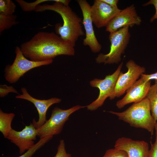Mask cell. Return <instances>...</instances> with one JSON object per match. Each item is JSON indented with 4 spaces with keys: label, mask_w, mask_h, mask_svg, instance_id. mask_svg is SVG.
<instances>
[{
    "label": "cell",
    "mask_w": 157,
    "mask_h": 157,
    "mask_svg": "<svg viewBox=\"0 0 157 157\" xmlns=\"http://www.w3.org/2000/svg\"><path fill=\"white\" fill-rule=\"evenodd\" d=\"M114 148L125 151L128 157H147L149 151L147 142L124 137L116 140Z\"/></svg>",
    "instance_id": "15"
},
{
    "label": "cell",
    "mask_w": 157,
    "mask_h": 157,
    "mask_svg": "<svg viewBox=\"0 0 157 157\" xmlns=\"http://www.w3.org/2000/svg\"><path fill=\"white\" fill-rule=\"evenodd\" d=\"M85 107L86 106L77 105L66 110L54 108L49 119L40 127L36 129L37 136L41 139L47 136L53 137L59 134L70 116L75 112Z\"/></svg>",
    "instance_id": "5"
},
{
    "label": "cell",
    "mask_w": 157,
    "mask_h": 157,
    "mask_svg": "<svg viewBox=\"0 0 157 157\" xmlns=\"http://www.w3.org/2000/svg\"><path fill=\"white\" fill-rule=\"evenodd\" d=\"M37 136L36 129L32 123H31L20 131L12 129L7 138L19 148L21 154L35 144Z\"/></svg>",
    "instance_id": "12"
},
{
    "label": "cell",
    "mask_w": 157,
    "mask_h": 157,
    "mask_svg": "<svg viewBox=\"0 0 157 157\" xmlns=\"http://www.w3.org/2000/svg\"><path fill=\"white\" fill-rule=\"evenodd\" d=\"M140 76L144 78L147 81H151L153 79L155 80V81H157V72L149 74H142Z\"/></svg>",
    "instance_id": "27"
},
{
    "label": "cell",
    "mask_w": 157,
    "mask_h": 157,
    "mask_svg": "<svg viewBox=\"0 0 157 157\" xmlns=\"http://www.w3.org/2000/svg\"><path fill=\"white\" fill-rule=\"evenodd\" d=\"M126 66L128 70L125 73L120 72L113 92L109 97L110 100L119 97L124 94L145 72L144 67L138 65L132 60L128 61Z\"/></svg>",
    "instance_id": "8"
},
{
    "label": "cell",
    "mask_w": 157,
    "mask_h": 157,
    "mask_svg": "<svg viewBox=\"0 0 157 157\" xmlns=\"http://www.w3.org/2000/svg\"><path fill=\"white\" fill-rule=\"evenodd\" d=\"M129 27L126 26L111 33L108 39L110 43V51L107 54L100 53L95 59L97 63L104 64H118L121 60L131 37Z\"/></svg>",
    "instance_id": "4"
},
{
    "label": "cell",
    "mask_w": 157,
    "mask_h": 157,
    "mask_svg": "<svg viewBox=\"0 0 157 157\" xmlns=\"http://www.w3.org/2000/svg\"><path fill=\"white\" fill-rule=\"evenodd\" d=\"M108 112L116 115L119 119L128 123L130 126L145 129L151 135L153 134L156 122L151 115L149 101L147 97L134 103L123 112Z\"/></svg>",
    "instance_id": "3"
},
{
    "label": "cell",
    "mask_w": 157,
    "mask_h": 157,
    "mask_svg": "<svg viewBox=\"0 0 157 157\" xmlns=\"http://www.w3.org/2000/svg\"><path fill=\"white\" fill-rule=\"evenodd\" d=\"M146 97L149 101L151 113L156 123L157 121V81L151 85Z\"/></svg>",
    "instance_id": "17"
},
{
    "label": "cell",
    "mask_w": 157,
    "mask_h": 157,
    "mask_svg": "<svg viewBox=\"0 0 157 157\" xmlns=\"http://www.w3.org/2000/svg\"><path fill=\"white\" fill-rule=\"evenodd\" d=\"M71 155L67 152L64 140H61L57 148L56 154L54 157H71Z\"/></svg>",
    "instance_id": "23"
},
{
    "label": "cell",
    "mask_w": 157,
    "mask_h": 157,
    "mask_svg": "<svg viewBox=\"0 0 157 157\" xmlns=\"http://www.w3.org/2000/svg\"><path fill=\"white\" fill-rule=\"evenodd\" d=\"M77 1L82 13L83 19L82 23L85 31L86 36L83 40V44L84 46H88L92 52H99L102 46L97 40L93 29L91 16V6L85 0Z\"/></svg>",
    "instance_id": "9"
},
{
    "label": "cell",
    "mask_w": 157,
    "mask_h": 157,
    "mask_svg": "<svg viewBox=\"0 0 157 157\" xmlns=\"http://www.w3.org/2000/svg\"><path fill=\"white\" fill-rule=\"evenodd\" d=\"M141 22L135 7L132 4L121 10L106 27V31L111 33L126 26L132 27L135 25H139Z\"/></svg>",
    "instance_id": "11"
},
{
    "label": "cell",
    "mask_w": 157,
    "mask_h": 157,
    "mask_svg": "<svg viewBox=\"0 0 157 157\" xmlns=\"http://www.w3.org/2000/svg\"><path fill=\"white\" fill-rule=\"evenodd\" d=\"M140 76V78L127 90L125 96L117 102L116 105L117 108L121 109L127 104L138 102L146 97L151 86V81Z\"/></svg>",
    "instance_id": "14"
},
{
    "label": "cell",
    "mask_w": 157,
    "mask_h": 157,
    "mask_svg": "<svg viewBox=\"0 0 157 157\" xmlns=\"http://www.w3.org/2000/svg\"><path fill=\"white\" fill-rule=\"evenodd\" d=\"M152 4L154 6L155 9V13L154 15L150 18V22H152L154 20L157 19V0H150L149 1L144 4L143 6H147Z\"/></svg>",
    "instance_id": "26"
},
{
    "label": "cell",
    "mask_w": 157,
    "mask_h": 157,
    "mask_svg": "<svg viewBox=\"0 0 157 157\" xmlns=\"http://www.w3.org/2000/svg\"><path fill=\"white\" fill-rule=\"evenodd\" d=\"M103 2L106 3L109 6L115 8H118L117 3L118 0H101Z\"/></svg>",
    "instance_id": "28"
},
{
    "label": "cell",
    "mask_w": 157,
    "mask_h": 157,
    "mask_svg": "<svg viewBox=\"0 0 157 157\" xmlns=\"http://www.w3.org/2000/svg\"><path fill=\"white\" fill-rule=\"evenodd\" d=\"M49 10L59 14L61 17L63 24H56L55 27L56 33L64 40L72 43L74 46L79 37L85 35L81 25V18L79 17L68 6L55 2L52 5H39L36 8V12Z\"/></svg>",
    "instance_id": "2"
},
{
    "label": "cell",
    "mask_w": 157,
    "mask_h": 157,
    "mask_svg": "<svg viewBox=\"0 0 157 157\" xmlns=\"http://www.w3.org/2000/svg\"><path fill=\"white\" fill-rule=\"evenodd\" d=\"M123 64V62H122L113 74L106 76L104 79L96 78L90 81V86L98 88L99 92L97 98L86 106L88 110L94 111L97 109L103 104L106 99L111 95Z\"/></svg>",
    "instance_id": "7"
},
{
    "label": "cell",
    "mask_w": 157,
    "mask_h": 157,
    "mask_svg": "<svg viewBox=\"0 0 157 157\" xmlns=\"http://www.w3.org/2000/svg\"><path fill=\"white\" fill-rule=\"evenodd\" d=\"M53 137V136H49L40 139L31 148L18 157H31L38 150L51 140Z\"/></svg>",
    "instance_id": "20"
},
{
    "label": "cell",
    "mask_w": 157,
    "mask_h": 157,
    "mask_svg": "<svg viewBox=\"0 0 157 157\" xmlns=\"http://www.w3.org/2000/svg\"><path fill=\"white\" fill-rule=\"evenodd\" d=\"M21 90L22 94L16 96L15 97L29 101L36 108L39 115V119L37 122L33 119L32 124L35 128L38 129L42 126L47 121L46 113L49 108L53 104L60 103L61 99L56 97H52L46 100L39 99L31 96L25 88H22Z\"/></svg>",
    "instance_id": "13"
},
{
    "label": "cell",
    "mask_w": 157,
    "mask_h": 157,
    "mask_svg": "<svg viewBox=\"0 0 157 157\" xmlns=\"http://www.w3.org/2000/svg\"><path fill=\"white\" fill-rule=\"evenodd\" d=\"M15 116L14 113H4L0 109V131L5 138L12 129L11 123Z\"/></svg>",
    "instance_id": "16"
},
{
    "label": "cell",
    "mask_w": 157,
    "mask_h": 157,
    "mask_svg": "<svg viewBox=\"0 0 157 157\" xmlns=\"http://www.w3.org/2000/svg\"><path fill=\"white\" fill-rule=\"evenodd\" d=\"M16 56L13 64L7 65L4 69V76L6 81L10 83L17 82L26 72L34 68L51 64L53 59L35 62L27 59L22 53L20 48L15 49Z\"/></svg>",
    "instance_id": "6"
},
{
    "label": "cell",
    "mask_w": 157,
    "mask_h": 157,
    "mask_svg": "<svg viewBox=\"0 0 157 157\" xmlns=\"http://www.w3.org/2000/svg\"><path fill=\"white\" fill-rule=\"evenodd\" d=\"M54 1L55 2L60 3L66 6H68L70 1L69 0H54Z\"/></svg>",
    "instance_id": "29"
},
{
    "label": "cell",
    "mask_w": 157,
    "mask_h": 157,
    "mask_svg": "<svg viewBox=\"0 0 157 157\" xmlns=\"http://www.w3.org/2000/svg\"><path fill=\"white\" fill-rule=\"evenodd\" d=\"M74 47L72 43L64 40L54 32L40 31L22 43L20 49L26 58L40 62L53 59L59 55L73 56Z\"/></svg>",
    "instance_id": "1"
},
{
    "label": "cell",
    "mask_w": 157,
    "mask_h": 157,
    "mask_svg": "<svg viewBox=\"0 0 157 157\" xmlns=\"http://www.w3.org/2000/svg\"><path fill=\"white\" fill-rule=\"evenodd\" d=\"M102 157H128V156L124 151L114 148L107 150Z\"/></svg>",
    "instance_id": "22"
},
{
    "label": "cell",
    "mask_w": 157,
    "mask_h": 157,
    "mask_svg": "<svg viewBox=\"0 0 157 157\" xmlns=\"http://www.w3.org/2000/svg\"><path fill=\"white\" fill-rule=\"evenodd\" d=\"M16 15H6L0 14V34L4 31L8 30L17 24Z\"/></svg>",
    "instance_id": "18"
},
{
    "label": "cell",
    "mask_w": 157,
    "mask_h": 157,
    "mask_svg": "<svg viewBox=\"0 0 157 157\" xmlns=\"http://www.w3.org/2000/svg\"><path fill=\"white\" fill-rule=\"evenodd\" d=\"M118 8L111 6L101 0H95L91 6L92 19L96 27H106L121 11Z\"/></svg>",
    "instance_id": "10"
},
{
    "label": "cell",
    "mask_w": 157,
    "mask_h": 157,
    "mask_svg": "<svg viewBox=\"0 0 157 157\" xmlns=\"http://www.w3.org/2000/svg\"><path fill=\"white\" fill-rule=\"evenodd\" d=\"M16 8V5L12 0H0V14L6 15H13Z\"/></svg>",
    "instance_id": "19"
},
{
    "label": "cell",
    "mask_w": 157,
    "mask_h": 157,
    "mask_svg": "<svg viewBox=\"0 0 157 157\" xmlns=\"http://www.w3.org/2000/svg\"><path fill=\"white\" fill-rule=\"evenodd\" d=\"M10 92L18 94L16 90L13 86H8L6 84L0 85V97H1L6 96Z\"/></svg>",
    "instance_id": "25"
},
{
    "label": "cell",
    "mask_w": 157,
    "mask_h": 157,
    "mask_svg": "<svg viewBox=\"0 0 157 157\" xmlns=\"http://www.w3.org/2000/svg\"><path fill=\"white\" fill-rule=\"evenodd\" d=\"M16 1L23 11L30 12L35 11L36 7L41 3L49 1H53V0H37L31 3H28L23 0Z\"/></svg>",
    "instance_id": "21"
},
{
    "label": "cell",
    "mask_w": 157,
    "mask_h": 157,
    "mask_svg": "<svg viewBox=\"0 0 157 157\" xmlns=\"http://www.w3.org/2000/svg\"><path fill=\"white\" fill-rule=\"evenodd\" d=\"M155 140L154 142L151 144L149 149L147 157H157V121L155 126Z\"/></svg>",
    "instance_id": "24"
}]
</instances>
